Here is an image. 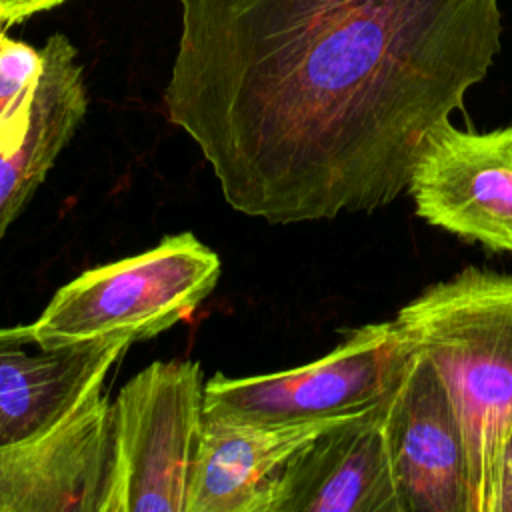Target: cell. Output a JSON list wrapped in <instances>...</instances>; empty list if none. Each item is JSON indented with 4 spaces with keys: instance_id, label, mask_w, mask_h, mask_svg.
<instances>
[{
    "instance_id": "cell-1",
    "label": "cell",
    "mask_w": 512,
    "mask_h": 512,
    "mask_svg": "<svg viewBox=\"0 0 512 512\" xmlns=\"http://www.w3.org/2000/svg\"><path fill=\"white\" fill-rule=\"evenodd\" d=\"M162 96L230 208L372 212L500 52L498 0H180Z\"/></svg>"
},
{
    "instance_id": "cell-2",
    "label": "cell",
    "mask_w": 512,
    "mask_h": 512,
    "mask_svg": "<svg viewBox=\"0 0 512 512\" xmlns=\"http://www.w3.org/2000/svg\"><path fill=\"white\" fill-rule=\"evenodd\" d=\"M430 360L452 402L468 476V512H496L512 428V274L468 266L422 290L394 318Z\"/></svg>"
},
{
    "instance_id": "cell-3",
    "label": "cell",
    "mask_w": 512,
    "mask_h": 512,
    "mask_svg": "<svg viewBox=\"0 0 512 512\" xmlns=\"http://www.w3.org/2000/svg\"><path fill=\"white\" fill-rule=\"evenodd\" d=\"M220 258L192 232L90 268L64 284L30 324L40 348L148 340L192 316L220 280Z\"/></svg>"
},
{
    "instance_id": "cell-4",
    "label": "cell",
    "mask_w": 512,
    "mask_h": 512,
    "mask_svg": "<svg viewBox=\"0 0 512 512\" xmlns=\"http://www.w3.org/2000/svg\"><path fill=\"white\" fill-rule=\"evenodd\" d=\"M204 374L158 360L110 402L108 462L96 512H184L204 422Z\"/></svg>"
},
{
    "instance_id": "cell-5",
    "label": "cell",
    "mask_w": 512,
    "mask_h": 512,
    "mask_svg": "<svg viewBox=\"0 0 512 512\" xmlns=\"http://www.w3.org/2000/svg\"><path fill=\"white\" fill-rule=\"evenodd\" d=\"M412 354L394 320L364 324L310 364L246 378L212 376L204 386V414L254 424L352 414L386 398Z\"/></svg>"
},
{
    "instance_id": "cell-6",
    "label": "cell",
    "mask_w": 512,
    "mask_h": 512,
    "mask_svg": "<svg viewBox=\"0 0 512 512\" xmlns=\"http://www.w3.org/2000/svg\"><path fill=\"white\" fill-rule=\"evenodd\" d=\"M406 192L428 224L512 252V126L468 132L446 120L426 138Z\"/></svg>"
},
{
    "instance_id": "cell-7",
    "label": "cell",
    "mask_w": 512,
    "mask_h": 512,
    "mask_svg": "<svg viewBox=\"0 0 512 512\" xmlns=\"http://www.w3.org/2000/svg\"><path fill=\"white\" fill-rule=\"evenodd\" d=\"M384 430L402 512H468L460 426L438 372L418 352L384 398Z\"/></svg>"
},
{
    "instance_id": "cell-8",
    "label": "cell",
    "mask_w": 512,
    "mask_h": 512,
    "mask_svg": "<svg viewBox=\"0 0 512 512\" xmlns=\"http://www.w3.org/2000/svg\"><path fill=\"white\" fill-rule=\"evenodd\" d=\"M108 434L98 390L48 432L0 446V512H96Z\"/></svg>"
},
{
    "instance_id": "cell-9",
    "label": "cell",
    "mask_w": 512,
    "mask_h": 512,
    "mask_svg": "<svg viewBox=\"0 0 512 512\" xmlns=\"http://www.w3.org/2000/svg\"><path fill=\"white\" fill-rule=\"evenodd\" d=\"M348 416L254 424L204 414L184 512H274L286 466Z\"/></svg>"
},
{
    "instance_id": "cell-10",
    "label": "cell",
    "mask_w": 512,
    "mask_h": 512,
    "mask_svg": "<svg viewBox=\"0 0 512 512\" xmlns=\"http://www.w3.org/2000/svg\"><path fill=\"white\" fill-rule=\"evenodd\" d=\"M274 512H402L384 398L324 430L286 466Z\"/></svg>"
},
{
    "instance_id": "cell-11",
    "label": "cell",
    "mask_w": 512,
    "mask_h": 512,
    "mask_svg": "<svg viewBox=\"0 0 512 512\" xmlns=\"http://www.w3.org/2000/svg\"><path fill=\"white\" fill-rule=\"evenodd\" d=\"M124 340L40 348L30 324L0 328V446L48 432L104 388Z\"/></svg>"
},
{
    "instance_id": "cell-12",
    "label": "cell",
    "mask_w": 512,
    "mask_h": 512,
    "mask_svg": "<svg viewBox=\"0 0 512 512\" xmlns=\"http://www.w3.org/2000/svg\"><path fill=\"white\" fill-rule=\"evenodd\" d=\"M24 140L0 154V238L76 134L88 96L76 48L62 34L46 40Z\"/></svg>"
},
{
    "instance_id": "cell-13",
    "label": "cell",
    "mask_w": 512,
    "mask_h": 512,
    "mask_svg": "<svg viewBox=\"0 0 512 512\" xmlns=\"http://www.w3.org/2000/svg\"><path fill=\"white\" fill-rule=\"evenodd\" d=\"M40 70L42 50L6 36L0 24V154L26 136Z\"/></svg>"
},
{
    "instance_id": "cell-14",
    "label": "cell",
    "mask_w": 512,
    "mask_h": 512,
    "mask_svg": "<svg viewBox=\"0 0 512 512\" xmlns=\"http://www.w3.org/2000/svg\"><path fill=\"white\" fill-rule=\"evenodd\" d=\"M64 0H0V24L6 28L36 12H46Z\"/></svg>"
},
{
    "instance_id": "cell-15",
    "label": "cell",
    "mask_w": 512,
    "mask_h": 512,
    "mask_svg": "<svg viewBox=\"0 0 512 512\" xmlns=\"http://www.w3.org/2000/svg\"><path fill=\"white\" fill-rule=\"evenodd\" d=\"M496 512H512V428L506 436L500 460V488Z\"/></svg>"
}]
</instances>
